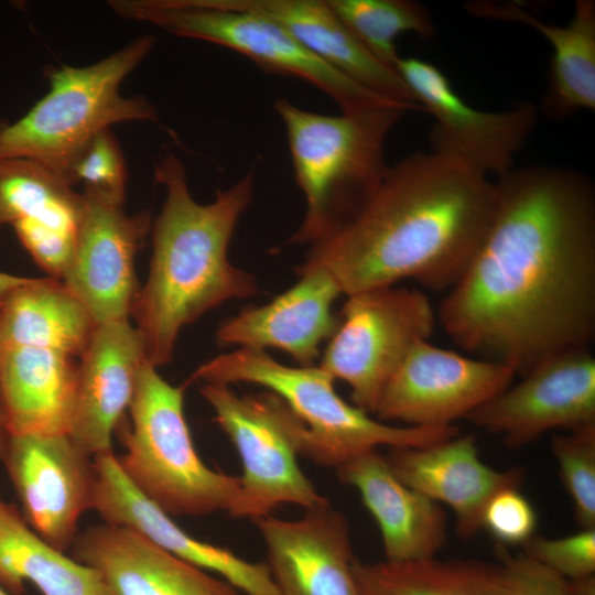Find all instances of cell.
Masks as SVG:
<instances>
[{
  "label": "cell",
  "instance_id": "6da1fadb",
  "mask_svg": "<svg viewBox=\"0 0 595 595\" xmlns=\"http://www.w3.org/2000/svg\"><path fill=\"white\" fill-rule=\"evenodd\" d=\"M484 238L436 318L453 342L520 377L595 336V188L552 165L498 176Z\"/></svg>",
  "mask_w": 595,
  "mask_h": 595
},
{
  "label": "cell",
  "instance_id": "7a4b0ae2",
  "mask_svg": "<svg viewBox=\"0 0 595 595\" xmlns=\"http://www.w3.org/2000/svg\"><path fill=\"white\" fill-rule=\"evenodd\" d=\"M494 180L434 152L410 154L343 225L312 244L296 273L327 272L343 294L412 279L450 290L487 230Z\"/></svg>",
  "mask_w": 595,
  "mask_h": 595
},
{
  "label": "cell",
  "instance_id": "3957f363",
  "mask_svg": "<svg viewBox=\"0 0 595 595\" xmlns=\"http://www.w3.org/2000/svg\"><path fill=\"white\" fill-rule=\"evenodd\" d=\"M165 201L152 226V256L145 284L131 314L145 359L154 367L172 360L177 336L205 312L231 299L259 293L256 278L228 259V246L255 194V170L208 204L188 188L184 164L165 153L155 164Z\"/></svg>",
  "mask_w": 595,
  "mask_h": 595
},
{
  "label": "cell",
  "instance_id": "277c9868",
  "mask_svg": "<svg viewBox=\"0 0 595 595\" xmlns=\"http://www.w3.org/2000/svg\"><path fill=\"white\" fill-rule=\"evenodd\" d=\"M273 107L305 199L304 218L289 242L311 246L348 220L376 191L389 166L383 154L387 137L415 109L381 106L329 116L285 98Z\"/></svg>",
  "mask_w": 595,
  "mask_h": 595
},
{
  "label": "cell",
  "instance_id": "5b68a950",
  "mask_svg": "<svg viewBox=\"0 0 595 595\" xmlns=\"http://www.w3.org/2000/svg\"><path fill=\"white\" fill-rule=\"evenodd\" d=\"M335 378L320 366L290 367L264 350L238 348L202 364L188 382H250L280 397L305 426L302 456L335 469L379 446L425 447L459 434L456 425L397 426L343 400Z\"/></svg>",
  "mask_w": 595,
  "mask_h": 595
},
{
  "label": "cell",
  "instance_id": "8992f818",
  "mask_svg": "<svg viewBox=\"0 0 595 595\" xmlns=\"http://www.w3.org/2000/svg\"><path fill=\"white\" fill-rule=\"evenodd\" d=\"M154 43V36L142 35L93 65L50 67L47 94L0 128V160H31L66 180L76 158L101 131L126 121H158L150 101L119 90Z\"/></svg>",
  "mask_w": 595,
  "mask_h": 595
},
{
  "label": "cell",
  "instance_id": "52a82bcc",
  "mask_svg": "<svg viewBox=\"0 0 595 595\" xmlns=\"http://www.w3.org/2000/svg\"><path fill=\"white\" fill-rule=\"evenodd\" d=\"M187 383L173 386L143 361L129 407L118 425L126 452L117 457L129 483L169 516L229 512L240 477L213 469L198 455L184 414Z\"/></svg>",
  "mask_w": 595,
  "mask_h": 595
},
{
  "label": "cell",
  "instance_id": "ba28073f",
  "mask_svg": "<svg viewBox=\"0 0 595 595\" xmlns=\"http://www.w3.org/2000/svg\"><path fill=\"white\" fill-rule=\"evenodd\" d=\"M120 17L152 23L174 35L232 50L263 71L307 82L326 94L340 112L401 104L358 85L318 58L286 30L259 14L227 9L210 0H113Z\"/></svg>",
  "mask_w": 595,
  "mask_h": 595
},
{
  "label": "cell",
  "instance_id": "9c48e42d",
  "mask_svg": "<svg viewBox=\"0 0 595 595\" xmlns=\"http://www.w3.org/2000/svg\"><path fill=\"white\" fill-rule=\"evenodd\" d=\"M199 391L241 461L231 517L253 519L281 505L309 509L328 501L299 466L305 426L280 397L269 390L239 396L219 383H202Z\"/></svg>",
  "mask_w": 595,
  "mask_h": 595
},
{
  "label": "cell",
  "instance_id": "30bf717a",
  "mask_svg": "<svg viewBox=\"0 0 595 595\" xmlns=\"http://www.w3.org/2000/svg\"><path fill=\"white\" fill-rule=\"evenodd\" d=\"M347 296L320 367L349 386L354 405L375 413L411 348L433 333L436 314L414 289L392 285Z\"/></svg>",
  "mask_w": 595,
  "mask_h": 595
},
{
  "label": "cell",
  "instance_id": "8fae6325",
  "mask_svg": "<svg viewBox=\"0 0 595 595\" xmlns=\"http://www.w3.org/2000/svg\"><path fill=\"white\" fill-rule=\"evenodd\" d=\"M394 69L415 101L433 117L431 152L495 178L515 167L516 155L538 121L533 104L519 101L502 111H484L468 105L433 63L400 56Z\"/></svg>",
  "mask_w": 595,
  "mask_h": 595
},
{
  "label": "cell",
  "instance_id": "7c38bea8",
  "mask_svg": "<svg viewBox=\"0 0 595 595\" xmlns=\"http://www.w3.org/2000/svg\"><path fill=\"white\" fill-rule=\"evenodd\" d=\"M465 419L510 448L555 429L595 426V359L589 349L552 356Z\"/></svg>",
  "mask_w": 595,
  "mask_h": 595
},
{
  "label": "cell",
  "instance_id": "4fadbf2b",
  "mask_svg": "<svg viewBox=\"0 0 595 595\" xmlns=\"http://www.w3.org/2000/svg\"><path fill=\"white\" fill-rule=\"evenodd\" d=\"M515 372L488 359H475L416 343L386 387L375 414L407 426H447L502 392Z\"/></svg>",
  "mask_w": 595,
  "mask_h": 595
},
{
  "label": "cell",
  "instance_id": "5bb4252c",
  "mask_svg": "<svg viewBox=\"0 0 595 595\" xmlns=\"http://www.w3.org/2000/svg\"><path fill=\"white\" fill-rule=\"evenodd\" d=\"M1 462L29 526L60 551L71 549L79 518L93 509L94 458L68 434H17Z\"/></svg>",
  "mask_w": 595,
  "mask_h": 595
},
{
  "label": "cell",
  "instance_id": "9a60e30c",
  "mask_svg": "<svg viewBox=\"0 0 595 595\" xmlns=\"http://www.w3.org/2000/svg\"><path fill=\"white\" fill-rule=\"evenodd\" d=\"M72 260L61 281L96 325L129 320L140 288L134 260L151 228L148 212L134 215L84 193Z\"/></svg>",
  "mask_w": 595,
  "mask_h": 595
},
{
  "label": "cell",
  "instance_id": "2e32d148",
  "mask_svg": "<svg viewBox=\"0 0 595 595\" xmlns=\"http://www.w3.org/2000/svg\"><path fill=\"white\" fill-rule=\"evenodd\" d=\"M264 542L267 565L280 595H360L346 517L329 501L294 520L251 519Z\"/></svg>",
  "mask_w": 595,
  "mask_h": 595
},
{
  "label": "cell",
  "instance_id": "e0dca14e",
  "mask_svg": "<svg viewBox=\"0 0 595 595\" xmlns=\"http://www.w3.org/2000/svg\"><path fill=\"white\" fill-rule=\"evenodd\" d=\"M93 501L104 522L130 527L182 560L238 589L242 595H280L266 562H249L229 549L201 541L142 496L126 478L113 452L94 457Z\"/></svg>",
  "mask_w": 595,
  "mask_h": 595
},
{
  "label": "cell",
  "instance_id": "ac0fdd59",
  "mask_svg": "<svg viewBox=\"0 0 595 595\" xmlns=\"http://www.w3.org/2000/svg\"><path fill=\"white\" fill-rule=\"evenodd\" d=\"M71 551L100 575L110 595H242L127 526H90L77 533Z\"/></svg>",
  "mask_w": 595,
  "mask_h": 595
},
{
  "label": "cell",
  "instance_id": "d6986e66",
  "mask_svg": "<svg viewBox=\"0 0 595 595\" xmlns=\"http://www.w3.org/2000/svg\"><path fill=\"white\" fill-rule=\"evenodd\" d=\"M145 359L142 337L129 320L96 325L78 359L68 436L86 455L112 452V435L131 404Z\"/></svg>",
  "mask_w": 595,
  "mask_h": 595
},
{
  "label": "cell",
  "instance_id": "ffe728a7",
  "mask_svg": "<svg viewBox=\"0 0 595 595\" xmlns=\"http://www.w3.org/2000/svg\"><path fill=\"white\" fill-rule=\"evenodd\" d=\"M386 457L404 485L453 510L457 534L465 540L482 530L489 499L504 488L520 487L524 478L520 467L497 470L485 464L473 434L425 447L392 448Z\"/></svg>",
  "mask_w": 595,
  "mask_h": 595
},
{
  "label": "cell",
  "instance_id": "44dd1931",
  "mask_svg": "<svg viewBox=\"0 0 595 595\" xmlns=\"http://www.w3.org/2000/svg\"><path fill=\"white\" fill-rule=\"evenodd\" d=\"M289 290L261 306H249L221 322L216 331L221 347L264 350L273 347L292 356L300 366H312L324 339L338 326L332 305L343 294L323 270L298 274Z\"/></svg>",
  "mask_w": 595,
  "mask_h": 595
},
{
  "label": "cell",
  "instance_id": "7402d4cb",
  "mask_svg": "<svg viewBox=\"0 0 595 595\" xmlns=\"http://www.w3.org/2000/svg\"><path fill=\"white\" fill-rule=\"evenodd\" d=\"M343 484L354 487L377 522L387 561L428 560L446 542V516L440 505L404 485L376 450L336 468Z\"/></svg>",
  "mask_w": 595,
  "mask_h": 595
},
{
  "label": "cell",
  "instance_id": "603a6c76",
  "mask_svg": "<svg viewBox=\"0 0 595 595\" xmlns=\"http://www.w3.org/2000/svg\"><path fill=\"white\" fill-rule=\"evenodd\" d=\"M249 11L286 30L305 48L358 85L388 99L420 106L398 72L354 36L326 0H210Z\"/></svg>",
  "mask_w": 595,
  "mask_h": 595
},
{
  "label": "cell",
  "instance_id": "cb8c5ba5",
  "mask_svg": "<svg viewBox=\"0 0 595 595\" xmlns=\"http://www.w3.org/2000/svg\"><path fill=\"white\" fill-rule=\"evenodd\" d=\"M78 359L48 348L3 345L0 407L10 435L68 434Z\"/></svg>",
  "mask_w": 595,
  "mask_h": 595
},
{
  "label": "cell",
  "instance_id": "d4e9b609",
  "mask_svg": "<svg viewBox=\"0 0 595 595\" xmlns=\"http://www.w3.org/2000/svg\"><path fill=\"white\" fill-rule=\"evenodd\" d=\"M480 18L518 22L542 34L552 47L542 111L554 120L595 109V2L576 0L565 25L545 23L522 4L477 1L466 6Z\"/></svg>",
  "mask_w": 595,
  "mask_h": 595
},
{
  "label": "cell",
  "instance_id": "484cf974",
  "mask_svg": "<svg viewBox=\"0 0 595 595\" xmlns=\"http://www.w3.org/2000/svg\"><path fill=\"white\" fill-rule=\"evenodd\" d=\"M95 327L85 305L56 278H28L0 298L3 345L48 348L79 358Z\"/></svg>",
  "mask_w": 595,
  "mask_h": 595
},
{
  "label": "cell",
  "instance_id": "4316f807",
  "mask_svg": "<svg viewBox=\"0 0 595 595\" xmlns=\"http://www.w3.org/2000/svg\"><path fill=\"white\" fill-rule=\"evenodd\" d=\"M26 582L42 595H110L94 569L48 544L0 497V585L22 595Z\"/></svg>",
  "mask_w": 595,
  "mask_h": 595
},
{
  "label": "cell",
  "instance_id": "83f0119b",
  "mask_svg": "<svg viewBox=\"0 0 595 595\" xmlns=\"http://www.w3.org/2000/svg\"><path fill=\"white\" fill-rule=\"evenodd\" d=\"M84 197L60 174L26 159L0 160V230L19 220L76 231Z\"/></svg>",
  "mask_w": 595,
  "mask_h": 595
},
{
  "label": "cell",
  "instance_id": "f1b7e54d",
  "mask_svg": "<svg viewBox=\"0 0 595 595\" xmlns=\"http://www.w3.org/2000/svg\"><path fill=\"white\" fill-rule=\"evenodd\" d=\"M353 575L360 595H495L480 578L477 562H361Z\"/></svg>",
  "mask_w": 595,
  "mask_h": 595
},
{
  "label": "cell",
  "instance_id": "f546056e",
  "mask_svg": "<svg viewBox=\"0 0 595 595\" xmlns=\"http://www.w3.org/2000/svg\"><path fill=\"white\" fill-rule=\"evenodd\" d=\"M354 36L377 60L394 68L396 46L403 33L430 40L435 26L429 10L410 0H326Z\"/></svg>",
  "mask_w": 595,
  "mask_h": 595
},
{
  "label": "cell",
  "instance_id": "4dcf8cb0",
  "mask_svg": "<svg viewBox=\"0 0 595 595\" xmlns=\"http://www.w3.org/2000/svg\"><path fill=\"white\" fill-rule=\"evenodd\" d=\"M551 450L580 529L595 528V426L554 434Z\"/></svg>",
  "mask_w": 595,
  "mask_h": 595
},
{
  "label": "cell",
  "instance_id": "1f68e13d",
  "mask_svg": "<svg viewBox=\"0 0 595 595\" xmlns=\"http://www.w3.org/2000/svg\"><path fill=\"white\" fill-rule=\"evenodd\" d=\"M66 181L84 185V194L123 206L128 170L119 142L110 129L84 148L66 174Z\"/></svg>",
  "mask_w": 595,
  "mask_h": 595
},
{
  "label": "cell",
  "instance_id": "d6a6232c",
  "mask_svg": "<svg viewBox=\"0 0 595 595\" xmlns=\"http://www.w3.org/2000/svg\"><path fill=\"white\" fill-rule=\"evenodd\" d=\"M495 552L499 564L477 562L482 581L495 595H573L567 578L522 551L512 554L496 544Z\"/></svg>",
  "mask_w": 595,
  "mask_h": 595
},
{
  "label": "cell",
  "instance_id": "836d02e7",
  "mask_svg": "<svg viewBox=\"0 0 595 595\" xmlns=\"http://www.w3.org/2000/svg\"><path fill=\"white\" fill-rule=\"evenodd\" d=\"M521 548L526 555L567 580L595 574V528L555 539L534 534Z\"/></svg>",
  "mask_w": 595,
  "mask_h": 595
},
{
  "label": "cell",
  "instance_id": "e575fe53",
  "mask_svg": "<svg viewBox=\"0 0 595 595\" xmlns=\"http://www.w3.org/2000/svg\"><path fill=\"white\" fill-rule=\"evenodd\" d=\"M507 487L496 493L487 502L482 529H486L497 544L522 545L534 536L538 516L532 504L519 491Z\"/></svg>",
  "mask_w": 595,
  "mask_h": 595
},
{
  "label": "cell",
  "instance_id": "d590c367",
  "mask_svg": "<svg viewBox=\"0 0 595 595\" xmlns=\"http://www.w3.org/2000/svg\"><path fill=\"white\" fill-rule=\"evenodd\" d=\"M573 595H595V576L569 580Z\"/></svg>",
  "mask_w": 595,
  "mask_h": 595
},
{
  "label": "cell",
  "instance_id": "8d00e7d4",
  "mask_svg": "<svg viewBox=\"0 0 595 595\" xmlns=\"http://www.w3.org/2000/svg\"><path fill=\"white\" fill-rule=\"evenodd\" d=\"M28 278L18 277L0 271V298L11 289L23 283Z\"/></svg>",
  "mask_w": 595,
  "mask_h": 595
},
{
  "label": "cell",
  "instance_id": "74e56055",
  "mask_svg": "<svg viewBox=\"0 0 595 595\" xmlns=\"http://www.w3.org/2000/svg\"><path fill=\"white\" fill-rule=\"evenodd\" d=\"M9 437L10 433L7 429L4 415L0 407V461L6 452Z\"/></svg>",
  "mask_w": 595,
  "mask_h": 595
},
{
  "label": "cell",
  "instance_id": "f35d334b",
  "mask_svg": "<svg viewBox=\"0 0 595 595\" xmlns=\"http://www.w3.org/2000/svg\"><path fill=\"white\" fill-rule=\"evenodd\" d=\"M0 595H14L0 585Z\"/></svg>",
  "mask_w": 595,
  "mask_h": 595
},
{
  "label": "cell",
  "instance_id": "ab89813d",
  "mask_svg": "<svg viewBox=\"0 0 595 595\" xmlns=\"http://www.w3.org/2000/svg\"><path fill=\"white\" fill-rule=\"evenodd\" d=\"M2 347H3V342H2V337H1V331H0V354H1Z\"/></svg>",
  "mask_w": 595,
  "mask_h": 595
}]
</instances>
